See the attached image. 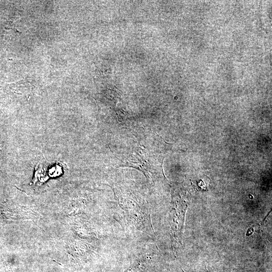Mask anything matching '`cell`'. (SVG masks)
Masks as SVG:
<instances>
[{
	"mask_svg": "<svg viewBox=\"0 0 272 272\" xmlns=\"http://www.w3.org/2000/svg\"><path fill=\"white\" fill-rule=\"evenodd\" d=\"M202 272H209V271L207 269L206 267H205Z\"/></svg>",
	"mask_w": 272,
	"mask_h": 272,
	"instance_id": "277c9868",
	"label": "cell"
},
{
	"mask_svg": "<svg viewBox=\"0 0 272 272\" xmlns=\"http://www.w3.org/2000/svg\"><path fill=\"white\" fill-rule=\"evenodd\" d=\"M187 205L180 195H173L169 211V224L171 228L172 243L174 247L181 243L182 235Z\"/></svg>",
	"mask_w": 272,
	"mask_h": 272,
	"instance_id": "7a4b0ae2",
	"label": "cell"
},
{
	"mask_svg": "<svg viewBox=\"0 0 272 272\" xmlns=\"http://www.w3.org/2000/svg\"><path fill=\"white\" fill-rule=\"evenodd\" d=\"M116 199L133 226L153 238L155 237L148 203L130 190L119 186L113 188Z\"/></svg>",
	"mask_w": 272,
	"mask_h": 272,
	"instance_id": "6da1fadb",
	"label": "cell"
},
{
	"mask_svg": "<svg viewBox=\"0 0 272 272\" xmlns=\"http://www.w3.org/2000/svg\"><path fill=\"white\" fill-rule=\"evenodd\" d=\"M146 268V263L143 260L137 259L122 272H145Z\"/></svg>",
	"mask_w": 272,
	"mask_h": 272,
	"instance_id": "3957f363",
	"label": "cell"
},
{
	"mask_svg": "<svg viewBox=\"0 0 272 272\" xmlns=\"http://www.w3.org/2000/svg\"><path fill=\"white\" fill-rule=\"evenodd\" d=\"M182 271H183V272H184V271H183V270H182Z\"/></svg>",
	"mask_w": 272,
	"mask_h": 272,
	"instance_id": "5b68a950",
	"label": "cell"
}]
</instances>
